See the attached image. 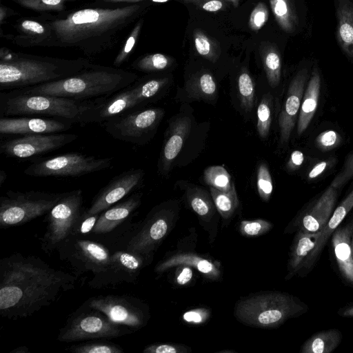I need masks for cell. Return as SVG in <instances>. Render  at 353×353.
Returning <instances> with one entry per match:
<instances>
[{
	"label": "cell",
	"instance_id": "ac0fdd59",
	"mask_svg": "<svg viewBox=\"0 0 353 353\" xmlns=\"http://www.w3.org/2000/svg\"><path fill=\"white\" fill-rule=\"evenodd\" d=\"M78 138L76 134L46 133L23 135L0 145L1 153L17 159H27L59 149Z\"/></svg>",
	"mask_w": 353,
	"mask_h": 353
},
{
	"label": "cell",
	"instance_id": "d4e9b609",
	"mask_svg": "<svg viewBox=\"0 0 353 353\" xmlns=\"http://www.w3.org/2000/svg\"><path fill=\"white\" fill-rule=\"evenodd\" d=\"M336 40L342 52L353 61V0H334Z\"/></svg>",
	"mask_w": 353,
	"mask_h": 353
},
{
	"label": "cell",
	"instance_id": "816d5d0a",
	"mask_svg": "<svg viewBox=\"0 0 353 353\" xmlns=\"http://www.w3.org/2000/svg\"><path fill=\"white\" fill-rule=\"evenodd\" d=\"M335 158H328L316 163L307 172V180L308 181H314L319 179L335 164Z\"/></svg>",
	"mask_w": 353,
	"mask_h": 353
},
{
	"label": "cell",
	"instance_id": "bcb514c9",
	"mask_svg": "<svg viewBox=\"0 0 353 353\" xmlns=\"http://www.w3.org/2000/svg\"><path fill=\"white\" fill-rule=\"evenodd\" d=\"M342 143L341 134L333 130H325L317 135L315 144L323 152L331 151L339 147Z\"/></svg>",
	"mask_w": 353,
	"mask_h": 353
},
{
	"label": "cell",
	"instance_id": "03108f58",
	"mask_svg": "<svg viewBox=\"0 0 353 353\" xmlns=\"http://www.w3.org/2000/svg\"><path fill=\"white\" fill-rule=\"evenodd\" d=\"M351 249H352V256H353V233H352V238H351Z\"/></svg>",
	"mask_w": 353,
	"mask_h": 353
},
{
	"label": "cell",
	"instance_id": "ab89813d",
	"mask_svg": "<svg viewBox=\"0 0 353 353\" xmlns=\"http://www.w3.org/2000/svg\"><path fill=\"white\" fill-rule=\"evenodd\" d=\"M143 23L144 19L143 17H142L138 20L128 33L123 44L121 45V48L113 61L112 64L114 67L119 68L128 60L139 40Z\"/></svg>",
	"mask_w": 353,
	"mask_h": 353
},
{
	"label": "cell",
	"instance_id": "7a4b0ae2",
	"mask_svg": "<svg viewBox=\"0 0 353 353\" xmlns=\"http://www.w3.org/2000/svg\"><path fill=\"white\" fill-rule=\"evenodd\" d=\"M146 10L144 2L117 8L88 7L42 14L51 27L50 47L74 48L87 57L113 49Z\"/></svg>",
	"mask_w": 353,
	"mask_h": 353
},
{
	"label": "cell",
	"instance_id": "f5cc1de1",
	"mask_svg": "<svg viewBox=\"0 0 353 353\" xmlns=\"http://www.w3.org/2000/svg\"><path fill=\"white\" fill-rule=\"evenodd\" d=\"M187 350L184 347L170 344H153L146 346L143 353H183Z\"/></svg>",
	"mask_w": 353,
	"mask_h": 353
},
{
	"label": "cell",
	"instance_id": "484cf974",
	"mask_svg": "<svg viewBox=\"0 0 353 353\" xmlns=\"http://www.w3.org/2000/svg\"><path fill=\"white\" fill-rule=\"evenodd\" d=\"M321 88L320 71L316 65H314L306 85L297 119L296 131L299 136L305 132L316 112Z\"/></svg>",
	"mask_w": 353,
	"mask_h": 353
},
{
	"label": "cell",
	"instance_id": "ba28073f",
	"mask_svg": "<svg viewBox=\"0 0 353 353\" xmlns=\"http://www.w3.org/2000/svg\"><path fill=\"white\" fill-rule=\"evenodd\" d=\"M132 332L131 329L112 321L101 312L83 303L70 315L65 325L60 328L57 340L66 343L110 340Z\"/></svg>",
	"mask_w": 353,
	"mask_h": 353
},
{
	"label": "cell",
	"instance_id": "2e32d148",
	"mask_svg": "<svg viewBox=\"0 0 353 353\" xmlns=\"http://www.w3.org/2000/svg\"><path fill=\"white\" fill-rule=\"evenodd\" d=\"M170 221L168 214L164 210H152L142 223L134 225L122 249L139 254L149 261L150 256L166 235Z\"/></svg>",
	"mask_w": 353,
	"mask_h": 353
},
{
	"label": "cell",
	"instance_id": "8d00e7d4",
	"mask_svg": "<svg viewBox=\"0 0 353 353\" xmlns=\"http://www.w3.org/2000/svg\"><path fill=\"white\" fill-rule=\"evenodd\" d=\"M171 63L170 57L161 53H153L137 59L131 66L139 71L151 72L163 70L168 68Z\"/></svg>",
	"mask_w": 353,
	"mask_h": 353
},
{
	"label": "cell",
	"instance_id": "9c48e42d",
	"mask_svg": "<svg viewBox=\"0 0 353 353\" xmlns=\"http://www.w3.org/2000/svg\"><path fill=\"white\" fill-rule=\"evenodd\" d=\"M65 193L8 191L0 197V228L19 226L46 215Z\"/></svg>",
	"mask_w": 353,
	"mask_h": 353
},
{
	"label": "cell",
	"instance_id": "7c38bea8",
	"mask_svg": "<svg viewBox=\"0 0 353 353\" xmlns=\"http://www.w3.org/2000/svg\"><path fill=\"white\" fill-rule=\"evenodd\" d=\"M57 251L61 260L70 264L76 276L85 272L93 276L108 269L112 250L98 240L72 236Z\"/></svg>",
	"mask_w": 353,
	"mask_h": 353
},
{
	"label": "cell",
	"instance_id": "c3c4849f",
	"mask_svg": "<svg viewBox=\"0 0 353 353\" xmlns=\"http://www.w3.org/2000/svg\"><path fill=\"white\" fill-rule=\"evenodd\" d=\"M269 10L263 2H259L252 10L249 18V27L253 31H259L266 23Z\"/></svg>",
	"mask_w": 353,
	"mask_h": 353
},
{
	"label": "cell",
	"instance_id": "603a6c76",
	"mask_svg": "<svg viewBox=\"0 0 353 353\" xmlns=\"http://www.w3.org/2000/svg\"><path fill=\"white\" fill-rule=\"evenodd\" d=\"M338 198V189L330 185L300 216L298 230L314 234L321 231L330 220Z\"/></svg>",
	"mask_w": 353,
	"mask_h": 353
},
{
	"label": "cell",
	"instance_id": "91938a15",
	"mask_svg": "<svg viewBox=\"0 0 353 353\" xmlns=\"http://www.w3.org/2000/svg\"><path fill=\"white\" fill-rule=\"evenodd\" d=\"M183 318L187 321L199 323L203 319L202 315L198 311L194 310L188 312L183 315Z\"/></svg>",
	"mask_w": 353,
	"mask_h": 353
},
{
	"label": "cell",
	"instance_id": "be15d7a7",
	"mask_svg": "<svg viewBox=\"0 0 353 353\" xmlns=\"http://www.w3.org/2000/svg\"><path fill=\"white\" fill-rule=\"evenodd\" d=\"M227 1H230L234 7L236 8L239 5V3L241 0H225Z\"/></svg>",
	"mask_w": 353,
	"mask_h": 353
},
{
	"label": "cell",
	"instance_id": "e575fe53",
	"mask_svg": "<svg viewBox=\"0 0 353 353\" xmlns=\"http://www.w3.org/2000/svg\"><path fill=\"white\" fill-rule=\"evenodd\" d=\"M19 6L41 14L54 12L61 13L66 10L67 4L77 0H11Z\"/></svg>",
	"mask_w": 353,
	"mask_h": 353
},
{
	"label": "cell",
	"instance_id": "60d3db41",
	"mask_svg": "<svg viewBox=\"0 0 353 353\" xmlns=\"http://www.w3.org/2000/svg\"><path fill=\"white\" fill-rule=\"evenodd\" d=\"M203 179L210 187L222 192H228L233 185L231 176L222 166L214 165L207 168L204 171Z\"/></svg>",
	"mask_w": 353,
	"mask_h": 353
},
{
	"label": "cell",
	"instance_id": "680465c9",
	"mask_svg": "<svg viewBox=\"0 0 353 353\" xmlns=\"http://www.w3.org/2000/svg\"><path fill=\"white\" fill-rule=\"evenodd\" d=\"M339 316L344 318H353V303H349L337 311Z\"/></svg>",
	"mask_w": 353,
	"mask_h": 353
},
{
	"label": "cell",
	"instance_id": "d6a6232c",
	"mask_svg": "<svg viewBox=\"0 0 353 353\" xmlns=\"http://www.w3.org/2000/svg\"><path fill=\"white\" fill-rule=\"evenodd\" d=\"M185 90L190 98L212 101L216 97L217 85L212 74L199 72L188 81Z\"/></svg>",
	"mask_w": 353,
	"mask_h": 353
},
{
	"label": "cell",
	"instance_id": "5bb4252c",
	"mask_svg": "<svg viewBox=\"0 0 353 353\" xmlns=\"http://www.w3.org/2000/svg\"><path fill=\"white\" fill-rule=\"evenodd\" d=\"M84 303L103 313L112 321L132 331L141 328L147 321V312L143 303L130 295H98L88 299Z\"/></svg>",
	"mask_w": 353,
	"mask_h": 353
},
{
	"label": "cell",
	"instance_id": "f1b7e54d",
	"mask_svg": "<svg viewBox=\"0 0 353 353\" xmlns=\"http://www.w3.org/2000/svg\"><path fill=\"white\" fill-rule=\"evenodd\" d=\"M353 208V189L334 210L330 220L321 231L316 244L313 250L307 264L306 272H309L317 262L325 244L334 231L341 225L346 215Z\"/></svg>",
	"mask_w": 353,
	"mask_h": 353
},
{
	"label": "cell",
	"instance_id": "11a10c76",
	"mask_svg": "<svg viewBox=\"0 0 353 353\" xmlns=\"http://www.w3.org/2000/svg\"><path fill=\"white\" fill-rule=\"evenodd\" d=\"M305 160L304 154L300 150L293 151L287 162L286 168L290 172L297 170L303 163Z\"/></svg>",
	"mask_w": 353,
	"mask_h": 353
},
{
	"label": "cell",
	"instance_id": "8992f818",
	"mask_svg": "<svg viewBox=\"0 0 353 353\" xmlns=\"http://www.w3.org/2000/svg\"><path fill=\"white\" fill-rule=\"evenodd\" d=\"M309 307L298 297L273 292L256 295L238 304L236 315L242 322L255 327H274L287 320L307 312Z\"/></svg>",
	"mask_w": 353,
	"mask_h": 353
},
{
	"label": "cell",
	"instance_id": "9f6ffc18",
	"mask_svg": "<svg viewBox=\"0 0 353 353\" xmlns=\"http://www.w3.org/2000/svg\"><path fill=\"white\" fill-rule=\"evenodd\" d=\"M19 13L14 10L3 5L0 4V25L2 26L8 19L13 16L18 15Z\"/></svg>",
	"mask_w": 353,
	"mask_h": 353
},
{
	"label": "cell",
	"instance_id": "1f68e13d",
	"mask_svg": "<svg viewBox=\"0 0 353 353\" xmlns=\"http://www.w3.org/2000/svg\"><path fill=\"white\" fill-rule=\"evenodd\" d=\"M269 2L279 27L288 34L295 33L300 26L295 0H269Z\"/></svg>",
	"mask_w": 353,
	"mask_h": 353
},
{
	"label": "cell",
	"instance_id": "f907efd6",
	"mask_svg": "<svg viewBox=\"0 0 353 353\" xmlns=\"http://www.w3.org/2000/svg\"><path fill=\"white\" fill-rule=\"evenodd\" d=\"M353 177V152L345 159L344 164L330 183V185L340 189Z\"/></svg>",
	"mask_w": 353,
	"mask_h": 353
},
{
	"label": "cell",
	"instance_id": "e0dca14e",
	"mask_svg": "<svg viewBox=\"0 0 353 353\" xmlns=\"http://www.w3.org/2000/svg\"><path fill=\"white\" fill-rule=\"evenodd\" d=\"M111 261L108 269L93 275L88 285L92 288L115 287L119 284L133 283L141 270L149 261L143 256L123 249H112Z\"/></svg>",
	"mask_w": 353,
	"mask_h": 353
},
{
	"label": "cell",
	"instance_id": "4fadbf2b",
	"mask_svg": "<svg viewBox=\"0 0 353 353\" xmlns=\"http://www.w3.org/2000/svg\"><path fill=\"white\" fill-rule=\"evenodd\" d=\"M163 115V110L159 108L135 110L113 117L100 125L115 139L142 145L152 135Z\"/></svg>",
	"mask_w": 353,
	"mask_h": 353
},
{
	"label": "cell",
	"instance_id": "d6986e66",
	"mask_svg": "<svg viewBox=\"0 0 353 353\" xmlns=\"http://www.w3.org/2000/svg\"><path fill=\"white\" fill-rule=\"evenodd\" d=\"M141 169H130L113 177L92 199L88 214H100L112 205L123 200L141 185L144 177Z\"/></svg>",
	"mask_w": 353,
	"mask_h": 353
},
{
	"label": "cell",
	"instance_id": "44dd1931",
	"mask_svg": "<svg viewBox=\"0 0 353 353\" xmlns=\"http://www.w3.org/2000/svg\"><path fill=\"white\" fill-rule=\"evenodd\" d=\"M14 34L1 35L6 40L20 47H50L51 27L40 14L34 17H21L12 25Z\"/></svg>",
	"mask_w": 353,
	"mask_h": 353
},
{
	"label": "cell",
	"instance_id": "52a82bcc",
	"mask_svg": "<svg viewBox=\"0 0 353 353\" xmlns=\"http://www.w3.org/2000/svg\"><path fill=\"white\" fill-rule=\"evenodd\" d=\"M85 101L17 91L1 92L0 117L46 116L75 123Z\"/></svg>",
	"mask_w": 353,
	"mask_h": 353
},
{
	"label": "cell",
	"instance_id": "f546056e",
	"mask_svg": "<svg viewBox=\"0 0 353 353\" xmlns=\"http://www.w3.org/2000/svg\"><path fill=\"white\" fill-rule=\"evenodd\" d=\"M185 265L196 268L210 279H216L220 275L219 270L208 259L190 253H182L172 256L160 263L155 268L158 272H163L171 267Z\"/></svg>",
	"mask_w": 353,
	"mask_h": 353
},
{
	"label": "cell",
	"instance_id": "277c9868",
	"mask_svg": "<svg viewBox=\"0 0 353 353\" xmlns=\"http://www.w3.org/2000/svg\"><path fill=\"white\" fill-rule=\"evenodd\" d=\"M137 79L138 76L132 72L90 62L68 78L16 90L23 93L86 101L93 98L109 97Z\"/></svg>",
	"mask_w": 353,
	"mask_h": 353
},
{
	"label": "cell",
	"instance_id": "cb8c5ba5",
	"mask_svg": "<svg viewBox=\"0 0 353 353\" xmlns=\"http://www.w3.org/2000/svg\"><path fill=\"white\" fill-rule=\"evenodd\" d=\"M353 219L339 225L332 234V245L339 272L343 279L353 286V256L351 238Z\"/></svg>",
	"mask_w": 353,
	"mask_h": 353
},
{
	"label": "cell",
	"instance_id": "db71d44e",
	"mask_svg": "<svg viewBox=\"0 0 353 353\" xmlns=\"http://www.w3.org/2000/svg\"><path fill=\"white\" fill-rule=\"evenodd\" d=\"M185 3H192L210 12H216L221 10L224 3L221 0H182Z\"/></svg>",
	"mask_w": 353,
	"mask_h": 353
},
{
	"label": "cell",
	"instance_id": "9a60e30c",
	"mask_svg": "<svg viewBox=\"0 0 353 353\" xmlns=\"http://www.w3.org/2000/svg\"><path fill=\"white\" fill-rule=\"evenodd\" d=\"M141 197V192H135L101 212L91 234L104 244L114 235L106 244L112 246L130 227L121 228L130 224L127 221L140 206Z\"/></svg>",
	"mask_w": 353,
	"mask_h": 353
},
{
	"label": "cell",
	"instance_id": "30bf717a",
	"mask_svg": "<svg viewBox=\"0 0 353 353\" xmlns=\"http://www.w3.org/2000/svg\"><path fill=\"white\" fill-rule=\"evenodd\" d=\"M84 210L83 190L66 192L46 214V230L39 238L41 249L47 254L58 250L72 236L75 224Z\"/></svg>",
	"mask_w": 353,
	"mask_h": 353
},
{
	"label": "cell",
	"instance_id": "8fae6325",
	"mask_svg": "<svg viewBox=\"0 0 353 353\" xmlns=\"http://www.w3.org/2000/svg\"><path fill=\"white\" fill-rule=\"evenodd\" d=\"M112 158H97L70 152L37 161L28 166L24 174L34 177L80 176L112 167Z\"/></svg>",
	"mask_w": 353,
	"mask_h": 353
},
{
	"label": "cell",
	"instance_id": "74e56055",
	"mask_svg": "<svg viewBox=\"0 0 353 353\" xmlns=\"http://www.w3.org/2000/svg\"><path fill=\"white\" fill-rule=\"evenodd\" d=\"M237 86L239 98L242 108L245 112H250L254 105L255 84L247 70H243L239 75Z\"/></svg>",
	"mask_w": 353,
	"mask_h": 353
},
{
	"label": "cell",
	"instance_id": "e7e4bbea",
	"mask_svg": "<svg viewBox=\"0 0 353 353\" xmlns=\"http://www.w3.org/2000/svg\"><path fill=\"white\" fill-rule=\"evenodd\" d=\"M149 1H151L152 2H157V3H163V2H166L170 0H149Z\"/></svg>",
	"mask_w": 353,
	"mask_h": 353
},
{
	"label": "cell",
	"instance_id": "83f0119b",
	"mask_svg": "<svg viewBox=\"0 0 353 353\" xmlns=\"http://www.w3.org/2000/svg\"><path fill=\"white\" fill-rule=\"evenodd\" d=\"M190 120L188 117L176 119L172 126L169 136L163 145L159 167L161 172H168L173 161L179 154L190 130Z\"/></svg>",
	"mask_w": 353,
	"mask_h": 353
},
{
	"label": "cell",
	"instance_id": "3957f363",
	"mask_svg": "<svg viewBox=\"0 0 353 353\" xmlns=\"http://www.w3.org/2000/svg\"><path fill=\"white\" fill-rule=\"evenodd\" d=\"M90 61L63 59L0 49V91H10L56 81L77 73Z\"/></svg>",
	"mask_w": 353,
	"mask_h": 353
},
{
	"label": "cell",
	"instance_id": "4316f807",
	"mask_svg": "<svg viewBox=\"0 0 353 353\" xmlns=\"http://www.w3.org/2000/svg\"><path fill=\"white\" fill-rule=\"evenodd\" d=\"M320 232L309 234L298 230L290 248L286 279L305 269Z\"/></svg>",
	"mask_w": 353,
	"mask_h": 353
},
{
	"label": "cell",
	"instance_id": "f35d334b",
	"mask_svg": "<svg viewBox=\"0 0 353 353\" xmlns=\"http://www.w3.org/2000/svg\"><path fill=\"white\" fill-rule=\"evenodd\" d=\"M72 353H123L120 345L109 342L106 339L89 340L88 342L72 345L65 349Z\"/></svg>",
	"mask_w": 353,
	"mask_h": 353
},
{
	"label": "cell",
	"instance_id": "b9f144b4",
	"mask_svg": "<svg viewBox=\"0 0 353 353\" xmlns=\"http://www.w3.org/2000/svg\"><path fill=\"white\" fill-rule=\"evenodd\" d=\"M194 43L197 52L210 61L215 62L219 57L218 43L200 30L193 33Z\"/></svg>",
	"mask_w": 353,
	"mask_h": 353
},
{
	"label": "cell",
	"instance_id": "4dcf8cb0",
	"mask_svg": "<svg viewBox=\"0 0 353 353\" xmlns=\"http://www.w3.org/2000/svg\"><path fill=\"white\" fill-rule=\"evenodd\" d=\"M343 335L336 328L318 332L302 345L301 353H331L341 343Z\"/></svg>",
	"mask_w": 353,
	"mask_h": 353
},
{
	"label": "cell",
	"instance_id": "6f0895ef",
	"mask_svg": "<svg viewBox=\"0 0 353 353\" xmlns=\"http://www.w3.org/2000/svg\"><path fill=\"white\" fill-rule=\"evenodd\" d=\"M192 277V271L188 265H186L178 275L176 282L179 285H185L191 280Z\"/></svg>",
	"mask_w": 353,
	"mask_h": 353
},
{
	"label": "cell",
	"instance_id": "7dc6e473",
	"mask_svg": "<svg viewBox=\"0 0 353 353\" xmlns=\"http://www.w3.org/2000/svg\"><path fill=\"white\" fill-rule=\"evenodd\" d=\"M85 210L75 224L72 236H83L90 234L96 225L100 214H88Z\"/></svg>",
	"mask_w": 353,
	"mask_h": 353
},
{
	"label": "cell",
	"instance_id": "6da1fadb",
	"mask_svg": "<svg viewBox=\"0 0 353 353\" xmlns=\"http://www.w3.org/2000/svg\"><path fill=\"white\" fill-rule=\"evenodd\" d=\"M77 276L34 255L13 253L0 260V314L26 318L74 288Z\"/></svg>",
	"mask_w": 353,
	"mask_h": 353
},
{
	"label": "cell",
	"instance_id": "f6af8a7d",
	"mask_svg": "<svg viewBox=\"0 0 353 353\" xmlns=\"http://www.w3.org/2000/svg\"><path fill=\"white\" fill-rule=\"evenodd\" d=\"M256 185L261 198L268 201L272 195L273 186L270 172L265 163H261L258 168Z\"/></svg>",
	"mask_w": 353,
	"mask_h": 353
},
{
	"label": "cell",
	"instance_id": "94428289",
	"mask_svg": "<svg viewBox=\"0 0 353 353\" xmlns=\"http://www.w3.org/2000/svg\"><path fill=\"white\" fill-rule=\"evenodd\" d=\"M28 347L26 346H21L12 350L10 353H30Z\"/></svg>",
	"mask_w": 353,
	"mask_h": 353
},
{
	"label": "cell",
	"instance_id": "7402d4cb",
	"mask_svg": "<svg viewBox=\"0 0 353 353\" xmlns=\"http://www.w3.org/2000/svg\"><path fill=\"white\" fill-rule=\"evenodd\" d=\"M73 123L48 117H0L1 135L58 133L68 130Z\"/></svg>",
	"mask_w": 353,
	"mask_h": 353
},
{
	"label": "cell",
	"instance_id": "d590c367",
	"mask_svg": "<svg viewBox=\"0 0 353 353\" xmlns=\"http://www.w3.org/2000/svg\"><path fill=\"white\" fill-rule=\"evenodd\" d=\"M214 203L224 219L230 217L238 206L239 201L234 183L228 192H222L213 187L210 188Z\"/></svg>",
	"mask_w": 353,
	"mask_h": 353
},
{
	"label": "cell",
	"instance_id": "681fc988",
	"mask_svg": "<svg viewBox=\"0 0 353 353\" xmlns=\"http://www.w3.org/2000/svg\"><path fill=\"white\" fill-rule=\"evenodd\" d=\"M272 227V225L270 222L258 219L243 221L241 223L240 230L241 233L247 236H256L267 232Z\"/></svg>",
	"mask_w": 353,
	"mask_h": 353
},
{
	"label": "cell",
	"instance_id": "836d02e7",
	"mask_svg": "<svg viewBox=\"0 0 353 353\" xmlns=\"http://www.w3.org/2000/svg\"><path fill=\"white\" fill-rule=\"evenodd\" d=\"M260 54L269 85L276 88L281 77V58L277 48L270 43H263L260 47Z\"/></svg>",
	"mask_w": 353,
	"mask_h": 353
},
{
	"label": "cell",
	"instance_id": "5b68a950",
	"mask_svg": "<svg viewBox=\"0 0 353 353\" xmlns=\"http://www.w3.org/2000/svg\"><path fill=\"white\" fill-rule=\"evenodd\" d=\"M168 82V78L137 79L109 97L85 102L75 123L101 124L113 117L138 110L157 97Z\"/></svg>",
	"mask_w": 353,
	"mask_h": 353
},
{
	"label": "cell",
	"instance_id": "ee69618b",
	"mask_svg": "<svg viewBox=\"0 0 353 353\" xmlns=\"http://www.w3.org/2000/svg\"><path fill=\"white\" fill-rule=\"evenodd\" d=\"M187 196L191 208L199 216H205L211 213L212 205L203 190L197 188L190 189Z\"/></svg>",
	"mask_w": 353,
	"mask_h": 353
},
{
	"label": "cell",
	"instance_id": "7bdbcfd3",
	"mask_svg": "<svg viewBox=\"0 0 353 353\" xmlns=\"http://www.w3.org/2000/svg\"><path fill=\"white\" fill-rule=\"evenodd\" d=\"M272 117V103L270 94L263 95L257 108L256 130L261 138H266L270 132Z\"/></svg>",
	"mask_w": 353,
	"mask_h": 353
},
{
	"label": "cell",
	"instance_id": "ffe728a7",
	"mask_svg": "<svg viewBox=\"0 0 353 353\" xmlns=\"http://www.w3.org/2000/svg\"><path fill=\"white\" fill-rule=\"evenodd\" d=\"M310 75L308 68L302 67L296 72L289 84L278 120L279 140L283 145L287 144L290 139L299 117L307 81L309 79Z\"/></svg>",
	"mask_w": 353,
	"mask_h": 353
},
{
	"label": "cell",
	"instance_id": "6125c7cd",
	"mask_svg": "<svg viewBox=\"0 0 353 353\" xmlns=\"http://www.w3.org/2000/svg\"><path fill=\"white\" fill-rule=\"evenodd\" d=\"M7 178V174L3 170H0V187L2 186L3 183L6 181Z\"/></svg>",
	"mask_w": 353,
	"mask_h": 353
}]
</instances>
